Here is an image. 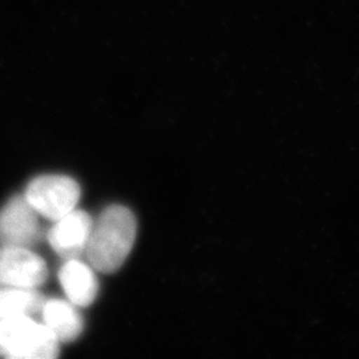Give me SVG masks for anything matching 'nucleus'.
Listing matches in <instances>:
<instances>
[{"label": "nucleus", "instance_id": "6e6552de", "mask_svg": "<svg viewBox=\"0 0 359 359\" xmlns=\"http://www.w3.org/2000/svg\"><path fill=\"white\" fill-rule=\"evenodd\" d=\"M43 323L60 344L75 341L84 329V322L76 306L65 299H46L41 309Z\"/></svg>", "mask_w": 359, "mask_h": 359}, {"label": "nucleus", "instance_id": "f03ea898", "mask_svg": "<svg viewBox=\"0 0 359 359\" xmlns=\"http://www.w3.org/2000/svg\"><path fill=\"white\" fill-rule=\"evenodd\" d=\"M60 342L51 330L32 317L0 320V357L13 359H53Z\"/></svg>", "mask_w": 359, "mask_h": 359}, {"label": "nucleus", "instance_id": "39448f33", "mask_svg": "<svg viewBox=\"0 0 359 359\" xmlns=\"http://www.w3.org/2000/svg\"><path fill=\"white\" fill-rule=\"evenodd\" d=\"M41 238L38 212L23 196L11 198L0 210V246L31 249Z\"/></svg>", "mask_w": 359, "mask_h": 359}, {"label": "nucleus", "instance_id": "20e7f679", "mask_svg": "<svg viewBox=\"0 0 359 359\" xmlns=\"http://www.w3.org/2000/svg\"><path fill=\"white\" fill-rule=\"evenodd\" d=\"M47 278L46 261L31 249L0 246V286L38 289Z\"/></svg>", "mask_w": 359, "mask_h": 359}, {"label": "nucleus", "instance_id": "1a4fd4ad", "mask_svg": "<svg viewBox=\"0 0 359 359\" xmlns=\"http://www.w3.org/2000/svg\"><path fill=\"white\" fill-rule=\"evenodd\" d=\"M46 298L36 289L0 286V320L34 317L41 313Z\"/></svg>", "mask_w": 359, "mask_h": 359}, {"label": "nucleus", "instance_id": "f257e3e1", "mask_svg": "<svg viewBox=\"0 0 359 359\" xmlns=\"http://www.w3.org/2000/svg\"><path fill=\"white\" fill-rule=\"evenodd\" d=\"M137 222L128 208L108 206L96 221L86 248L90 266L102 273L120 269L136 241Z\"/></svg>", "mask_w": 359, "mask_h": 359}, {"label": "nucleus", "instance_id": "423d86ee", "mask_svg": "<svg viewBox=\"0 0 359 359\" xmlns=\"http://www.w3.org/2000/svg\"><path fill=\"white\" fill-rule=\"evenodd\" d=\"M92 226L93 219L88 213L74 209L65 217L55 221L47 238L57 256L65 259L79 258L86 253Z\"/></svg>", "mask_w": 359, "mask_h": 359}, {"label": "nucleus", "instance_id": "0eeeda50", "mask_svg": "<svg viewBox=\"0 0 359 359\" xmlns=\"http://www.w3.org/2000/svg\"><path fill=\"white\" fill-rule=\"evenodd\" d=\"M59 281L68 301L75 306H90L99 293L93 268L79 258L65 259L59 270Z\"/></svg>", "mask_w": 359, "mask_h": 359}, {"label": "nucleus", "instance_id": "7ed1b4c3", "mask_svg": "<svg viewBox=\"0 0 359 359\" xmlns=\"http://www.w3.org/2000/svg\"><path fill=\"white\" fill-rule=\"evenodd\" d=\"M25 197L39 216L57 221L76 208L80 187L68 176L47 175L32 180L27 187Z\"/></svg>", "mask_w": 359, "mask_h": 359}]
</instances>
